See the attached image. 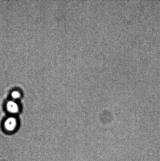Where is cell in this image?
Masks as SVG:
<instances>
[{
    "instance_id": "obj_1",
    "label": "cell",
    "mask_w": 160,
    "mask_h": 161,
    "mask_svg": "<svg viewBox=\"0 0 160 161\" xmlns=\"http://www.w3.org/2000/svg\"><path fill=\"white\" fill-rule=\"evenodd\" d=\"M17 121L14 117H9L6 120L4 123V127L9 131H12L16 128Z\"/></svg>"
},
{
    "instance_id": "obj_2",
    "label": "cell",
    "mask_w": 160,
    "mask_h": 161,
    "mask_svg": "<svg viewBox=\"0 0 160 161\" xmlns=\"http://www.w3.org/2000/svg\"><path fill=\"white\" fill-rule=\"evenodd\" d=\"M6 107L8 111L11 113L16 114L18 112V105L15 101H9L7 103Z\"/></svg>"
},
{
    "instance_id": "obj_3",
    "label": "cell",
    "mask_w": 160,
    "mask_h": 161,
    "mask_svg": "<svg viewBox=\"0 0 160 161\" xmlns=\"http://www.w3.org/2000/svg\"><path fill=\"white\" fill-rule=\"evenodd\" d=\"M12 96L13 98L14 99H18L20 98L21 95L19 92L17 91H15L12 93Z\"/></svg>"
}]
</instances>
